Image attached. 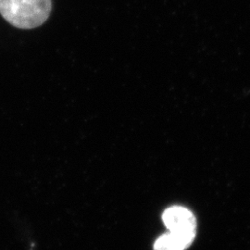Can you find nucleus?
<instances>
[{
	"label": "nucleus",
	"instance_id": "1",
	"mask_svg": "<svg viewBox=\"0 0 250 250\" xmlns=\"http://www.w3.org/2000/svg\"><path fill=\"white\" fill-rule=\"evenodd\" d=\"M52 9L51 0H0V14L20 29H34L45 23Z\"/></svg>",
	"mask_w": 250,
	"mask_h": 250
},
{
	"label": "nucleus",
	"instance_id": "2",
	"mask_svg": "<svg viewBox=\"0 0 250 250\" xmlns=\"http://www.w3.org/2000/svg\"><path fill=\"white\" fill-rule=\"evenodd\" d=\"M162 219L170 232L196 237L197 220L195 215L187 208L170 207L164 211Z\"/></svg>",
	"mask_w": 250,
	"mask_h": 250
},
{
	"label": "nucleus",
	"instance_id": "3",
	"mask_svg": "<svg viewBox=\"0 0 250 250\" xmlns=\"http://www.w3.org/2000/svg\"><path fill=\"white\" fill-rule=\"evenodd\" d=\"M195 237L169 232L155 242L154 250H185L191 246Z\"/></svg>",
	"mask_w": 250,
	"mask_h": 250
}]
</instances>
